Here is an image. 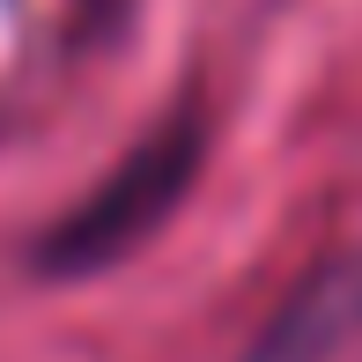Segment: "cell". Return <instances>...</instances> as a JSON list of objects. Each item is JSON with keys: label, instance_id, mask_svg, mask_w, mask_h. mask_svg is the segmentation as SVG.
Masks as SVG:
<instances>
[{"label": "cell", "instance_id": "obj_2", "mask_svg": "<svg viewBox=\"0 0 362 362\" xmlns=\"http://www.w3.org/2000/svg\"><path fill=\"white\" fill-rule=\"evenodd\" d=\"M81 8H89V23H96V15H104V23H111V15H119L126 0H81Z\"/></svg>", "mask_w": 362, "mask_h": 362}, {"label": "cell", "instance_id": "obj_1", "mask_svg": "<svg viewBox=\"0 0 362 362\" xmlns=\"http://www.w3.org/2000/svg\"><path fill=\"white\" fill-rule=\"evenodd\" d=\"M192 170H200V119L156 126V134L37 244V267L45 274H96V267H111L119 252H134L148 229H163V215L185 200Z\"/></svg>", "mask_w": 362, "mask_h": 362}]
</instances>
